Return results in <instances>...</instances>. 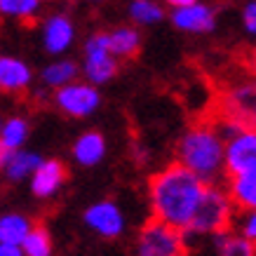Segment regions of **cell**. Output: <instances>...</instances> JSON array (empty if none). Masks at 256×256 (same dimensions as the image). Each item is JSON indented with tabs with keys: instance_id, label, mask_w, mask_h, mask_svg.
<instances>
[{
	"instance_id": "cell-1",
	"label": "cell",
	"mask_w": 256,
	"mask_h": 256,
	"mask_svg": "<svg viewBox=\"0 0 256 256\" xmlns=\"http://www.w3.org/2000/svg\"><path fill=\"white\" fill-rule=\"evenodd\" d=\"M207 184L176 160L148 178V200L153 218L184 230L202 202Z\"/></svg>"
},
{
	"instance_id": "cell-2",
	"label": "cell",
	"mask_w": 256,
	"mask_h": 256,
	"mask_svg": "<svg viewBox=\"0 0 256 256\" xmlns=\"http://www.w3.org/2000/svg\"><path fill=\"white\" fill-rule=\"evenodd\" d=\"M224 156L226 141L214 122L193 124L176 141V162L198 174L204 184H218L226 176Z\"/></svg>"
},
{
	"instance_id": "cell-3",
	"label": "cell",
	"mask_w": 256,
	"mask_h": 256,
	"mask_svg": "<svg viewBox=\"0 0 256 256\" xmlns=\"http://www.w3.org/2000/svg\"><path fill=\"white\" fill-rule=\"evenodd\" d=\"M235 216V204L230 200V195L226 188H221L218 184H207L202 202L198 204L190 224L181 230L186 242L190 244L198 238H214V235L230 230Z\"/></svg>"
},
{
	"instance_id": "cell-4",
	"label": "cell",
	"mask_w": 256,
	"mask_h": 256,
	"mask_svg": "<svg viewBox=\"0 0 256 256\" xmlns=\"http://www.w3.org/2000/svg\"><path fill=\"white\" fill-rule=\"evenodd\" d=\"M188 242L181 230L150 218L141 226L134 244V256H186Z\"/></svg>"
},
{
	"instance_id": "cell-5",
	"label": "cell",
	"mask_w": 256,
	"mask_h": 256,
	"mask_svg": "<svg viewBox=\"0 0 256 256\" xmlns=\"http://www.w3.org/2000/svg\"><path fill=\"white\" fill-rule=\"evenodd\" d=\"M218 118H228L242 127H256V78L238 80L218 94Z\"/></svg>"
},
{
	"instance_id": "cell-6",
	"label": "cell",
	"mask_w": 256,
	"mask_h": 256,
	"mask_svg": "<svg viewBox=\"0 0 256 256\" xmlns=\"http://www.w3.org/2000/svg\"><path fill=\"white\" fill-rule=\"evenodd\" d=\"M120 62L110 54L108 33H94L85 42V62H82V73L90 85H104L118 76Z\"/></svg>"
},
{
	"instance_id": "cell-7",
	"label": "cell",
	"mask_w": 256,
	"mask_h": 256,
	"mask_svg": "<svg viewBox=\"0 0 256 256\" xmlns=\"http://www.w3.org/2000/svg\"><path fill=\"white\" fill-rule=\"evenodd\" d=\"M224 172L226 176L256 172V127H244L226 141Z\"/></svg>"
},
{
	"instance_id": "cell-8",
	"label": "cell",
	"mask_w": 256,
	"mask_h": 256,
	"mask_svg": "<svg viewBox=\"0 0 256 256\" xmlns=\"http://www.w3.org/2000/svg\"><path fill=\"white\" fill-rule=\"evenodd\" d=\"M54 104L62 113H66L70 118H87L99 108L101 96L94 85L73 80V82L59 87L54 92Z\"/></svg>"
},
{
	"instance_id": "cell-9",
	"label": "cell",
	"mask_w": 256,
	"mask_h": 256,
	"mask_svg": "<svg viewBox=\"0 0 256 256\" xmlns=\"http://www.w3.org/2000/svg\"><path fill=\"white\" fill-rule=\"evenodd\" d=\"M172 24H174V28L184 33H212L214 31V26H216V10L207 5V2H193V5H186V8H176L172 10L170 14Z\"/></svg>"
},
{
	"instance_id": "cell-10",
	"label": "cell",
	"mask_w": 256,
	"mask_h": 256,
	"mask_svg": "<svg viewBox=\"0 0 256 256\" xmlns=\"http://www.w3.org/2000/svg\"><path fill=\"white\" fill-rule=\"evenodd\" d=\"M85 224L101 238H120L124 230V216L113 200H99L85 212Z\"/></svg>"
},
{
	"instance_id": "cell-11",
	"label": "cell",
	"mask_w": 256,
	"mask_h": 256,
	"mask_svg": "<svg viewBox=\"0 0 256 256\" xmlns=\"http://www.w3.org/2000/svg\"><path fill=\"white\" fill-rule=\"evenodd\" d=\"M66 178H68V170H66L64 162H59V160H42L38 170L33 172V181H31L33 195L52 198L66 184Z\"/></svg>"
},
{
	"instance_id": "cell-12",
	"label": "cell",
	"mask_w": 256,
	"mask_h": 256,
	"mask_svg": "<svg viewBox=\"0 0 256 256\" xmlns=\"http://www.w3.org/2000/svg\"><path fill=\"white\" fill-rule=\"evenodd\" d=\"M76 36L73 22L66 14H52L45 24V47L52 54H62L70 47Z\"/></svg>"
},
{
	"instance_id": "cell-13",
	"label": "cell",
	"mask_w": 256,
	"mask_h": 256,
	"mask_svg": "<svg viewBox=\"0 0 256 256\" xmlns=\"http://www.w3.org/2000/svg\"><path fill=\"white\" fill-rule=\"evenodd\" d=\"M226 190L233 200L235 210L240 212H256V172L252 174H238V176H226Z\"/></svg>"
},
{
	"instance_id": "cell-14",
	"label": "cell",
	"mask_w": 256,
	"mask_h": 256,
	"mask_svg": "<svg viewBox=\"0 0 256 256\" xmlns=\"http://www.w3.org/2000/svg\"><path fill=\"white\" fill-rule=\"evenodd\" d=\"M108 47L110 54L120 59H134L141 50V33L136 26H118L108 31Z\"/></svg>"
},
{
	"instance_id": "cell-15",
	"label": "cell",
	"mask_w": 256,
	"mask_h": 256,
	"mask_svg": "<svg viewBox=\"0 0 256 256\" xmlns=\"http://www.w3.org/2000/svg\"><path fill=\"white\" fill-rule=\"evenodd\" d=\"M106 156V139L99 132H85L80 134L78 141L73 144V158L82 167H94Z\"/></svg>"
},
{
	"instance_id": "cell-16",
	"label": "cell",
	"mask_w": 256,
	"mask_h": 256,
	"mask_svg": "<svg viewBox=\"0 0 256 256\" xmlns=\"http://www.w3.org/2000/svg\"><path fill=\"white\" fill-rule=\"evenodd\" d=\"M31 82V68L19 59L0 56V92H22Z\"/></svg>"
},
{
	"instance_id": "cell-17",
	"label": "cell",
	"mask_w": 256,
	"mask_h": 256,
	"mask_svg": "<svg viewBox=\"0 0 256 256\" xmlns=\"http://www.w3.org/2000/svg\"><path fill=\"white\" fill-rule=\"evenodd\" d=\"M214 247L216 256H256V244L244 240L235 230H224L214 235Z\"/></svg>"
},
{
	"instance_id": "cell-18",
	"label": "cell",
	"mask_w": 256,
	"mask_h": 256,
	"mask_svg": "<svg viewBox=\"0 0 256 256\" xmlns=\"http://www.w3.org/2000/svg\"><path fill=\"white\" fill-rule=\"evenodd\" d=\"M31 218L22 216V214H5L0 216V244H14L19 247L24 238L31 230Z\"/></svg>"
},
{
	"instance_id": "cell-19",
	"label": "cell",
	"mask_w": 256,
	"mask_h": 256,
	"mask_svg": "<svg viewBox=\"0 0 256 256\" xmlns=\"http://www.w3.org/2000/svg\"><path fill=\"white\" fill-rule=\"evenodd\" d=\"M130 16L139 26H153V24L162 22L167 14H164L162 5L156 0H132L130 2Z\"/></svg>"
},
{
	"instance_id": "cell-20",
	"label": "cell",
	"mask_w": 256,
	"mask_h": 256,
	"mask_svg": "<svg viewBox=\"0 0 256 256\" xmlns=\"http://www.w3.org/2000/svg\"><path fill=\"white\" fill-rule=\"evenodd\" d=\"M22 252L24 256H50L52 254V238H50V230L45 226H31L28 235L24 238L22 242Z\"/></svg>"
},
{
	"instance_id": "cell-21",
	"label": "cell",
	"mask_w": 256,
	"mask_h": 256,
	"mask_svg": "<svg viewBox=\"0 0 256 256\" xmlns=\"http://www.w3.org/2000/svg\"><path fill=\"white\" fill-rule=\"evenodd\" d=\"M76 76H78V66H76V62L62 59V62L50 64V66L42 70V82H45L47 87H54V90H59V87L73 82V80H76Z\"/></svg>"
},
{
	"instance_id": "cell-22",
	"label": "cell",
	"mask_w": 256,
	"mask_h": 256,
	"mask_svg": "<svg viewBox=\"0 0 256 256\" xmlns=\"http://www.w3.org/2000/svg\"><path fill=\"white\" fill-rule=\"evenodd\" d=\"M40 156H36V153H26V150H22V153H16L10 158L8 167H5V172H8V176L12 178V181H19V178L28 176V174H33V172L40 167Z\"/></svg>"
},
{
	"instance_id": "cell-23",
	"label": "cell",
	"mask_w": 256,
	"mask_h": 256,
	"mask_svg": "<svg viewBox=\"0 0 256 256\" xmlns=\"http://www.w3.org/2000/svg\"><path fill=\"white\" fill-rule=\"evenodd\" d=\"M26 136H28V122L24 118H12V120H8V122L2 124L0 141L8 148H12V150H16V148L22 146L24 141H26Z\"/></svg>"
},
{
	"instance_id": "cell-24",
	"label": "cell",
	"mask_w": 256,
	"mask_h": 256,
	"mask_svg": "<svg viewBox=\"0 0 256 256\" xmlns=\"http://www.w3.org/2000/svg\"><path fill=\"white\" fill-rule=\"evenodd\" d=\"M230 230H235V233L242 235L244 240H249V242H254V244H256V212H240V210H235Z\"/></svg>"
},
{
	"instance_id": "cell-25",
	"label": "cell",
	"mask_w": 256,
	"mask_h": 256,
	"mask_svg": "<svg viewBox=\"0 0 256 256\" xmlns=\"http://www.w3.org/2000/svg\"><path fill=\"white\" fill-rule=\"evenodd\" d=\"M36 10H38V0H0V12L19 16V19L33 16Z\"/></svg>"
},
{
	"instance_id": "cell-26",
	"label": "cell",
	"mask_w": 256,
	"mask_h": 256,
	"mask_svg": "<svg viewBox=\"0 0 256 256\" xmlns=\"http://www.w3.org/2000/svg\"><path fill=\"white\" fill-rule=\"evenodd\" d=\"M242 26L249 36L256 38V0H249L247 5L242 8Z\"/></svg>"
},
{
	"instance_id": "cell-27",
	"label": "cell",
	"mask_w": 256,
	"mask_h": 256,
	"mask_svg": "<svg viewBox=\"0 0 256 256\" xmlns=\"http://www.w3.org/2000/svg\"><path fill=\"white\" fill-rule=\"evenodd\" d=\"M12 156H14V150L8 148L2 141H0V170H5V167H8V162H10V158Z\"/></svg>"
},
{
	"instance_id": "cell-28",
	"label": "cell",
	"mask_w": 256,
	"mask_h": 256,
	"mask_svg": "<svg viewBox=\"0 0 256 256\" xmlns=\"http://www.w3.org/2000/svg\"><path fill=\"white\" fill-rule=\"evenodd\" d=\"M0 256H24V252L14 244H0Z\"/></svg>"
},
{
	"instance_id": "cell-29",
	"label": "cell",
	"mask_w": 256,
	"mask_h": 256,
	"mask_svg": "<svg viewBox=\"0 0 256 256\" xmlns=\"http://www.w3.org/2000/svg\"><path fill=\"white\" fill-rule=\"evenodd\" d=\"M164 2H167L172 10H176V8H186V5H193V2H198V0H164Z\"/></svg>"
},
{
	"instance_id": "cell-30",
	"label": "cell",
	"mask_w": 256,
	"mask_h": 256,
	"mask_svg": "<svg viewBox=\"0 0 256 256\" xmlns=\"http://www.w3.org/2000/svg\"><path fill=\"white\" fill-rule=\"evenodd\" d=\"M247 66H249V70L256 76V50H252V52L247 54Z\"/></svg>"
},
{
	"instance_id": "cell-31",
	"label": "cell",
	"mask_w": 256,
	"mask_h": 256,
	"mask_svg": "<svg viewBox=\"0 0 256 256\" xmlns=\"http://www.w3.org/2000/svg\"><path fill=\"white\" fill-rule=\"evenodd\" d=\"M0 132H2V120H0Z\"/></svg>"
},
{
	"instance_id": "cell-32",
	"label": "cell",
	"mask_w": 256,
	"mask_h": 256,
	"mask_svg": "<svg viewBox=\"0 0 256 256\" xmlns=\"http://www.w3.org/2000/svg\"><path fill=\"white\" fill-rule=\"evenodd\" d=\"M90 2H101V0H90Z\"/></svg>"
}]
</instances>
